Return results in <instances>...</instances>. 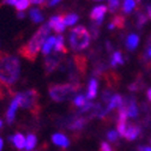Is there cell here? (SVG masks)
Returning a JSON list of instances; mask_svg holds the SVG:
<instances>
[{
  "label": "cell",
  "instance_id": "6da1fadb",
  "mask_svg": "<svg viewBox=\"0 0 151 151\" xmlns=\"http://www.w3.org/2000/svg\"><path fill=\"white\" fill-rule=\"evenodd\" d=\"M21 76V61L17 56L4 55L0 56V83L11 86Z\"/></svg>",
  "mask_w": 151,
  "mask_h": 151
},
{
  "label": "cell",
  "instance_id": "7a4b0ae2",
  "mask_svg": "<svg viewBox=\"0 0 151 151\" xmlns=\"http://www.w3.org/2000/svg\"><path fill=\"white\" fill-rule=\"evenodd\" d=\"M50 27L47 24H43L39 30H37L34 36L30 39V41L27 43V46L23 48L22 53L27 56V58L29 59H32L36 56V54L39 53V50H41L42 48V45L45 43V41L48 39V37L50 36Z\"/></svg>",
  "mask_w": 151,
  "mask_h": 151
},
{
  "label": "cell",
  "instance_id": "3957f363",
  "mask_svg": "<svg viewBox=\"0 0 151 151\" xmlns=\"http://www.w3.org/2000/svg\"><path fill=\"white\" fill-rule=\"evenodd\" d=\"M91 36L84 27H76L70 35V45L74 50H82L89 47Z\"/></svg>",
  "mask_w": 151,
  "mask_h": 151
},
{
  "label": "cell",
  "instance_id": "277c9868",
  "mask_svg": "<svg viewBox=\"0 0 151 151\" xmlns=\"http://www.w3.org/2000/svg\"><path fill=\"white\" fill-rule=\"evenodd\" d=\"M76 89L71 84H61V85H54L49 89V96L52 100L56 102H63L65 100H68L73 93Z\"/></svg>",
  "mask_w": 151,
  "mask_h": 151
},
{
  "label": "cell",
  "instance_id": "5b68a950",
  "mask_svg": "<svg viewBox=\"0 0 151 151\" xmlns=\"http://www.w3.org/2000/svg\"><path fill=\"white\" fill-rule=\"evenodd\" d=\"M16 99L19 103V107L22 108H31L36 104V91L28 90L24 92H18L16 95Z\"/></svg>",
  "mask_w": 151,
  "mask_h": 151
},
{
  "label": "cell",
  "instance_id": "8992f818",
  "mask_svg": "<svg viewBox=\"0 0 151 151\" xmlns=\"http://www.w3.org/2000/svg\"><path fill=\"white\" fill-rule=\"evenodd\" d=\"M48 25L55 32H63V31H65V28H66V25L64 23V17H61V16H53L48 22Z\"/></svg>",
  "mask_w": 151,
  "mask_h": 151
},
{
  "label": "cell",
  "instance_id": "52a82bcc",
  "mask_svg": "<svg viewBox=\"0 0 151 151\" xmlns=\"http://www.w3.org/2000/svg\"><path fill=\"white\" fill-rule=\"evenodd\" d=\"M106 12H107V7H106L104 5H99V6H96V7L92 9L90 17H91L92 21L96 22L97 25H100V24L102 23V21H103V18H104Z\"/></svg>",
  "mask_w": 151,
  "mask_h": 151
},
{
  "label": "cell",
  "instance_id": "ba28073f",
  "mask_svg": "<svg viewBox=\"0 0 151 151\" xmlns=\"http://www.w3.org/2000/svg\"><path fill=\"white\" fill-rule=\"evenodd\" d=\"M142 133V127L138 125H128L127 124V128H126V133H125V138L128 142L136 140L138 138V136Z\"/></svg>",
  "mask_w": 151,
  "mask_h": 151
},
{
  "label": "cell",
  "instance_id": "9c48e42d",
  "mask_svg": "<svg viewBox=\"0 0 151 151\" xmlns=\"http://www.w3.org/2000/svg\"><path fill=\"white\" fill-rule=\"evenodd\" d=\"M18 108H19V103H18L17 99L14 97V99L11 101L10 107H9L7 111H6V120H7L9 124H12V122L14 121V118H16V114H17Z\"/></svg>",
  "mask_w": 151,
  "mask_h": 151
},
{
  "label": "cell",
  "instance_id": "30bf717a",
  "mask_svg": "<svg viewBox=\"0 0 151 151\" xmlns=\"http://www.w3.org/2000/svg\"><path fill=\"white\" fill-rule=\"evenodd\" d=\"M97 90H99V82L97 79L92 78L90 79L89 82V85H88V91H86V100H93L97 95Z\"/></svg>",
  "mask_w": 151,
  "mask_h": 151
},
{
  "label": "cell",
  "instance_id": "8fae6325",
  "mask_svg": "<svg viewBox=\"0 0 151 151\" xmlns=\"http://www.w3.org/2000/svg\"><path fill=\"white\" fill-rule=\"evenodd\" d=\"M52 142L60 147H68L70 146V139L63 133H54L52 136Z\"/></svg>",
  "mask_w": 151,
  "mask_h": 151
},
{
  "label": "cell",
  "instance_id": "7c38bea8",
  "mask_svg": "<svg viewBox=\"0 0 151 151\" xmlns=\"http://www.w3.org/2000/svg\"><path fill=\"white\" fill-rule=\"evenodd\" d=\"M126 106V110H127V116L128 118H137L138 114H139V110H138V107H137V103H136V100L134 99H129L127 104Z\"/></svg>",
  "mask_w": 151,
  "mask_h": 151
},
{
  "label": "cell",
  "instance_id": "4fadbf2b",
  "mask_svg": "<svg viewBox=\"0 0 151 151\" xmlns=\"http://www.w3.org/2000/svg\"><path fill=\"white\" fill-rule=\"evenodd\" d=\"M55 41H56V36H49L48 39L45 41V43L42 45L41 52L43 55H49L55 46Z\"/></svg>",
  "mask_w": 151,
  "mask_h": 151
},
{
  "label": "cell",
  "instance_id": "5bb4252c",
  "mask_svg": "<svg viewBox=\"0 0 151 151\" xmlns=\"http://www.w3.org/2000/svg\"><path fill=\"white\" fill-rule=\"evenodd\" d=\"M10 142L13 144L14 147L18 150H22L25 147V137L22 133H16L12 137H10Z\"/></svg>",
  "mask_w": 151,
  "mask_h": 151
},
{
  "label": "cell",
  "instance_id": "9a60e30c",
  "mask_svg": "<svg viewBox=\"0 0 151 151\" xmlns=\"http://www.w3.org/2000/svg\"><path fill=\"white\" fill-rule=\"evenodd\" d=\"M86 122H88V120L85 118H74L68 124V128L72 131H79L86 125Z\"/></svg>",
  "mask_w": 151,
  "mask_h": 151
},
{
  "label": "cell",
  "instance_id": "2e32d148",
  "mask_svg": "<svg viewBox=\"0 0 151 151\" xmlns=\"http://www.w3.org/2000/svg\"><path fill=\"white\" fill-rule=\"evenodd\" d=\"M139 45V36L136 34H131L126 39V47L128 50H134Z\"/></svg>",
  "mask_w": 151,
  "mask_h": 151
},
{
  "label": "cell",
  "instance_id": "e0dca14e",
  "mask_svg": "<svg viewBox=\"0 0 151 151\" xmlns=\"http://www.w3.org/2000/svg\"><path fill=\"white\" fill-rule=\"evenodd\" d=\"M36 144H37V137H36L35 134L30 133V134H28V137L25 138V147H24V149H25L27 151H32V150L35 149Z\"/></svg>",
  "mask_w": 151,
  "mask_h": 151
},
{
  "label": "cell",
  "instance_id": "ac0fdd59",
  "mask_svg": "<svg viewBox=\"0 0 151 151\" xmlns=\"http://www.w3.org/2000/svg\"><path fill=\"white\" fill-rule=\"evenodd\" d=\"M29 16L34 23H41L43 21V14L39 9H31L29 12Z\"/></svg>",
  "mask_w": 151,
  "mask_h": 151
},
{
  "label": "cell",
  "instance_id": "d6986e66",
  "mask_svg": "<svg viewBox=\"0 0 151 151\" xmlns=\"http://www.w3.org/2000/svg\"><path fill=\"white\" fill-rule=\"evenodd\" d=\"M77 22H78V16L74 13H71V14H67L64 17V23L66 27H72Z\"/></svg>",
  "mask_w": 151,
  "mask_h": 151
},
{
  "label": "cell",
  "instance_id": "ffe728a7",
  "mask_svg": "<svg viewBox=\"0 0 151 151\" xmlns=\"http://www.w3.org/2000/svg\"><path fill=\"white\" fill-rule=\"evenodd\" d=\"M136 5H137L136 0H124V6H122L124 12H126V13L132 12L136 9Z\"/></svg>",
  "mask_w": 151,
  "mask_h": 151
},
{
  "label": "cell",
  "instance_id": "44dd1931",
  "mask_svg": "<svg viewBox=\"0 0 151 151\" xmlns=\"http://www.w3.org/2000/svg\"><path fill=\"white\" fill-rule=\"evenodd\" d=\"M55 52H64L65 50V39L61 35L56 36V41H55Z\"/></svg>",
  "mask_w": 151,
  "mask_h": 151
},
{
  "label": "cell",
  "instance_id": "7402d4cb",
  "mask_svg": "<svg viewBox=\"0 0 151 151\" xmlns=\"http://www.w3.org/2000/svg\"><path fill=\"white\" fill-rule=\"evenodd\" d=\"M124 64V58H122V54L120 52H115L111 56V66L115 67L116 65H122Z\"/></svg>",
  "mask_w": 151,
  "mask_h": 151
},
{
  "label": "cell",
  "instance_id": "603a6c76",
  "mask_svg": "<svg viewBox=\"0 0 151 151\" xmlns=\"http://www.w3.org/2000/svg\"><path fill=\"white\" fill-rule=\"evenodd\" d=\"M46 68L48 72L53 71L56 66V64H58V58H55V56H49V58L46 59Z\"/></svg>",
  "mask_w": 151,
  "mask_h": 151
},
{
  "label": "cell",
  "instance_id": "cb8c5ba5",
  "mask_svg": "<svg viewBox=\"0 0 151 151\" xmlns=\"http://www.w3.org/2000/svg\"><path fill=\"white\" fill-rule=\"evenodd\" d=\"M30 0H19L14 7L18 10V12H24V10H27L30 6Z\"/></svg>",
  "mask_w": 151,
  "mask_h": 151
},
{
  "label": "cell",
  "instance_id": "d4e9b609",
  "mask_svg": "<svg viewBox=\"0 0 151 151\" xmlns=\"http://www.w3.org/2000/svg\"><path fill=\"white\" fill-rule=\"evenodd\" d=\"M119 133H118V131H114V129H111V131H108L107 132V139L110 142V143H118L119 142Z\"/></svg>",
  "mask_w": 151,
  "mask_h": 151
},
{
  "label": "cell",
  "instance_id": "484cf974",
  "mask_svg": "<svg viewBox=\"0 0 151 151\" xmlns=\"http://www.w3.org/2000/svg\"><path fill=\"white\" fill-rule=\"evenodd\" d=\"M86 97L84 96V95H77L74 99H73V104L74 106H77V107H84L85 104H86Z\"/></svg>",
  "mask_w": 151,
  "mask_h": 151
},
{
  "label": "cell",
  "instance_id": "4316f807",
  "mask_svg": "<svg viewBox=\"0 0 151 151\" xmlns=\"http://www.w3.org/2000/svg\"><path fill=\"white\" fill-rule=\"evenodd\" d=\"M126 128H127V122H118V133H119V136H121V137L125 136Z\"/></svg>",
  "mask_w": 151,
  "mask_h": 151
},
{
  "label": "cell",
  "instance_id": "83f0119b",
  "mask_svg": "<svg viewBox=\"0 0 151 151\" xmlns=\"http://www.w3.org/2000/svg\"><path fill=\"white\" fill-rule=\"evenodd\" d=\"M120 4V0H109V10L110 12H115L119 7Z\"/></svg>",
  "mask_w": 151,
  "mask_h": 151
},
{
  "label": "cell",
  "instance_id": "f1b7e54d",
  "mask_svg": "<svg viewBox=\"0 0 151 151\" xmlns=\"http://www.w3.org/2000/svg\"><path fill=\"white\" fill-rule=\"evenodd\" d=\"M101 151H114V149H113V146L109 145L107 142H103L101 144Z\"/></svg>",
  "mask_w": 151,
  "mask_h": 151
},
{
  "label": "cell",
  "instance_id": "f546056e",
  "mask_svg": "<svg viewBox=\"0 0 151 151\" xmlns=\"http://www.w3.org/2000/svg\"><path fill=\"white\" fill-rule=\"evenodd\" d=\"M145 22H146V17L144 16V14H138V22H137V25L140 28L142 25H144L145 24Z\"/></svg>",
  "mask_w": 151,
  "mask_h": 151
},
{
  "label": "cell",
  "instance_id": "4dcf8cb0",
  "mask_svg": "<svg viewBox=\"0 0 151 151\" xmlns=\"http://www.w3.org/2000/svg\"><path fill=\"white\" fill-rule=\"evenodd\" d=\"M18 1H19V0H4V3H5V4L11 5V6H16Z\"/></svg>",
  "mask_w": 151,
  "mask_h": 151
},
{
  "label": "cell",
  "instance_id": "1f68e13d",
  "mask_svg": "<svg viewBox=\"0 0 151 151\" xmlns=\"http://www.w3.org/2000/svg\"><path fill=\"white\" fill-rule=\"evenodd\" d=\"M145 59L151 60V46H149V47H147V49H146V53H145Z\"/></svg>",
  "mask_w": 151,
  "mask_h": 151
},
{
  "label": "cell",
  "instance_id": "d6a6232c",
  "mask_svg": "<svg viewBox=\"0 0 151 151\" xmlns=\"http://www.w3.org/2000/svg\"><path fill=\"white\" fill-rule=\"evenodd\" d=\"M30 3L34 5H41L45 3V0H30Z\"/></svg>",
  "mask_w": 151,
  "mask_h": 151
},
{
  "label": "cell",
  "instance_id": "836d02e7",
  "mask_svg": "<svg viewBox=\"0 0 151 151\" xmlns=\"http://www.w3.org/2000/svg\"><path fill=\"white\" fill-rule=\"evenodd\" d=\"M138 151H151V147L150 146H139Z\"/></svg>",
  "mask_w": 151,
  "mask_h": 151
},
{
  "label": "cell",
  "instance_id": "e575fe53",
  "mask_svg": "<svg viewBox=\"0 0 151 151\" xmlns=\"http://www.w3.org/2000/svg\"><path fill=\"white\" fill-rule=\"evenodd\" d=\"M61 1V0H50V1L48 3V5L49 6H54V5H56V4H59Z\"/></svg>",
  "mask_w": 151,
  "mask_h": 151
},
{
  "label": "cell",
  "instance_id": "d590c367",
  "mask_svg": "<svg viewBox=\"0 0 151 151\" xmlns=\"http://www.w3.org/2000/svg\"><path fill=\"white\" fill-rule=\"evenodd\" d=\"M17 17L19 18V19H23V18L25 17V13H24V12H18V13H17Z\"/></svg>",
  "mask_w": 151,
  "mask_h": 151
},
{
  "label": "cell",
  "instance_id": "8d00e7d4",
  "mask_svg": "<svg viewBox=\"0 0 151 151\" xmlns=\"http://www.w3.org/2000/svg\"><path fill=\"white\" fill-rule=\"evenodd\" d=\"M115 28H116V27H115L114 23H110V24L108 25V29H109V30H113V29H115Z\"/></svg>",
  "mask_w": 151,
  "mask_h": 151
},
{
  "label": "cell",
  "instance_id": "74e56055",
  "mask_svg": "<svg viewBox=\"0 0 151 151\" xmlns=\"http://www.w3.org/2000/svg\"><path fill=\"white\" fill-rule=\"evenodd\" d=\"M146 10H147V14H149V17L151 18V5H147Z\"/></svg>",
  "mask_w": 151,
  "mask_h": 151
},
{
  "label": "cell",
  "instance_id": "f35d334b",
  "mask_svg": "<svg viewBox=\"0 0 151 151\" xmlns=\"http://www.w3.org/2000/svg\"><path fill=\"white\" fill-rule=\"evenodd\" d=\"M3 147H4V140H3V138H0V151L3 150Z\"/></svg>",
  "mask_w": 151,
  "mask_h": 151
},
{
  "label": "cell",
  "instance_id": "ab89813d",
  "mask_svg": "<svg viewBox=\"0 0 151 151\" xmlns=\"http://www.w3.org/2000/svg\"><path fill=\"white\" fill-rule=\"evenodd\" d=\"M147 99H149V100L151 101V88H150V89L147 90Z\"/></svg>",
  "mask_w": 151,
  "mask_h": 151
},
{
  "label": "cell",
  "instance_id": "60d3db41",
  "mask_svg": "<svg viewBox=\"0 0 151 151\" xmlns=\"http://www.w3.org/2000/svg\"><path fill=\"white\" fill-rule=\"evenodd\" d=\"M1 127H3V121L0 120V128H1Z\"/></svg>",
  "mask_w": 151,
  "mask_h": 151
},
{
  "label": "cell",
  "instance_id": "b9f144b4",
  "mask_svg": "<svg viewBox=\"0 0 151 151\" xmlns=\"http://www.w3.org/2000/svg\"><path fill=\"white\" fill-rule=\"evenodd\" d=\"M136 1H140V0H136Z\"/></svg>",
  "mask_w": 151,
  "mask_h": 151
},
{
  "label": "cell",
  "instance_id": "7bdbcfd3",
  "mask_svg": "<svg viewBox=\"0 0 151 151\" xmlns=\"http://www.w3.org/2000/svg\"><path fill=\"white\" fill-rule=\"evenodd\" d=\"M97 1H99V0H97Z\"/></svg>",
  "mask_w": 151,
  "mask_h": 151
}]
</instances>
